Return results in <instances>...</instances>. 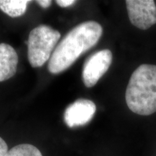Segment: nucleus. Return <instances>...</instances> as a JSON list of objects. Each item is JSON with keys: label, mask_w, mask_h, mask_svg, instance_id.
<instances>
[{"label": "nucleus", "mask_w": 156, "mask_h": 156, "mask_svg": "<svg viewBox=\"0 0 156 156\" xmlns=\"http://www.w3.org/2000/svg\"><path fill=\"white\" fill-rule=\"evenodd\" d=\"M102 34V26L95 21L77 25L54 49L48 61V71L56 75L68 69L82 54L97 44Z\"/></svg>", "instance_id": "1"}, {"label": "nucleus", "mask_w": 156, "mask_h": 156, "mask_svg": "<svg viewBox=\"0 0 156 156\" xmlns=\"http://www.w3.org/2000/svg\"><path fill=\"white\" fill-rule=\"evenodd\" d=\"M126 102L132 112L149 116L156 112V65L142 64L129 81Z\"/></svg>", "instance_id": "2"}, {"label": "nucleus", "mask_w": 156, "mask_h": 156, "mask_svg": "<svg viewBox=\"0 0 156 156\" xmlns=\"http://www.w3.org/2000/svg\"><path fill=\"white\" fill-rule=\"evenodd\" d=\"M60 37L58 30L46 25H39L30 31L28 40V57L33 67H41L50 59Z\"/></svg>", "instance_id": "3"}, {"label": "nucleus", "mask_w": 156, "mask_h": 156, "mask_svg": "<svg viewBox=\"0 0 156 156\" xmlns=\"http://www.w3.org/2000/svg\"><path fill=\"white\" fill-rule=\"evenodd\" d=\"M112 53L108 49L98 51L87 58L83 69V80L85 86H94L108 71L112 64Z\"/></svg>", "instance_id": "4"}, {"label": "nucleus", "mask_w": 156, "mask_h": 156, "mask_svg": "<svg viewBox=\"0 0 156 156\" xmlns=\"http://www.w3.org/2000/svg\"><path fill=\"white\" fill-rule=\"evenodd\" d=\"M126 9L131 23L147 30L156 23V5L153 0H126Z\"/></svg>", "instance_id": "5"}, {"label": "nucleus", "mask_w": 156, "mask_h": 156, "mask_svg": "<svg viewBox=\"0 0 156 156\" xmlns=\"http://www.w3.org/2000/svg\"><path fill=\"white\" fill-rule=\"evenodd\" d=\"M96 112V106L92 101L78 99L66 108L64 119L70 128L83 126L90 122Z\"/></svg>", "instance_id": "6"}, {"label": "nucleus", "mask_w": 156, "mask_h": 156, "mask_svg": "<svg viewBox=\"0 0 156 156\" xmlns=\"http://www.w3.org/2000/svg\"><path fill=\"white\" fill-rule=\"evenodd\" d=\"M18 63V56L14 48L9 45L0 44V82L15 75Z\"/></svg>", "instance_id": "7"}, {"label": "nucleus", "mask_w": 156, "mask_h": 156, "mask_svg": "<svg viewBox=\"0 0 156 156\" xmlns=\"http://www.w3.org/2000/svg\"><path fill=\"white\" fill-rule=\"evenodd\" d=\"M31 1L27 0H0V9L12 17L23 15Z\"/></svg>", "instance_id": "8"}, {"label": "nucleus", "mask_w": 156, "mask_h": 156, "mask_svg": "<svg viewBox=\"0 0 156 156\" xmlns=\"http://www.w3.org/2000/svg\"><path fill=\"white\" fill-rule=\"evenodd\" d=\"M5 156H43L41 151L30 144H20L8 151Z\"/></svg>", "instance_id": "9"}, {"label": "nucleus", "mask_w": 156, "mask_h": 156, "mask_svg": "<svg viewBox=\"0 0 156 156\" xmlns=\"http://www.w3.org/2000/svg\"><path fill=\"white\" fill-rule=\"evenodd\" d=\"M8 152V147L5 140L0 136V156H5Z\"/></svg>", "instance_id": "10"}, {"label": "nucleus", "mask_w": 156, "mask_h": 156, "mask_svg": "<svg viewBox=\"0 0 156 156\" xmlns=\"http://www.w3.org/2000/svg\"><path fill=\"white\" fill-rule=\"evenodd\" d=\"M56 2L60 7H67L74 5L76 2L73 1V0H57V1H56Z\"/></svg>", "instance_id": "11"}, {"label": "nucleus", "mask_w": 156, "mask_h": 156, "mask_svg": "<svg viewBox=\"0 0 156 156\" xmlns=\"http://www.w3.org/2000/svg\"><path fill=\"white\" fill-rule=\"evenodd\" d=\"M36 2L43 8H48L51 5L52 2L50 0H39V1H36Z\"/></svg>", "instance_id": "12"}]
</instances>
